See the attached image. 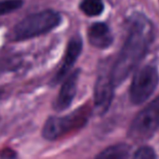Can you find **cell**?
<instances>
[{"label":"cell","mask_w":159,"mask_h":159,"mask_svg":"<svg viewBox=\"0 0 159 159\" xmlns=\"http://www.w3.org/2000/svg\"><path fill=\"white\" fill-rule=\"evenodd\" d=\"M132 159H157V155L153 147L145 145V146H141L134 153Z\"/></svg>","instance_id":"4fadbf2b"},{"label":"cell","mask_w":159,"mask_h":159,"mask_svg":"<svg viewBox=\"0 0 159 159\" xmlns=\"http://www.w3.org/2000/svg\"><path fill=\"white\" fill-rule=\"evenodd\" d=\"M82 51V39L79 36L73 37L68 42V46L66 48V52L64 55L63 63L60 67L59 71L57 73L55 77L53 78V84H59L60 81L64 79L76 63L77 59L79 57L80 53Z\"/></svg>","instance_id":"8992f818"},{"label":"cell","mask_w":159,"mask_h":159,"mask_svg":"<svg viewBox=\"0 0 159 159\" xmlns=\"http://www.w3.org/2000/svg\"><path fill=\"white\" fill-rule=\"evenodd\" d=\"M0 95H1V90H0Z\"/></svg>","instance_id":"5bb4252c"},{"label":"cell","mask_w":159,"mask_h":159,"mask_svg":"<svg viewBox=\"0 0 159 159\" xmlns=\"http://www.w3.org/2000/svg\"><path fill=\"white\" fill-rule=\"evenodd\" d=\"M23 4L22 0H0V15L19 10Z\"/></svg>","instance_id":"7c38bea8"},{"label":"cell","mask_w":159,"mask_h":159,"mask_svg":"<svg viewBox=\"0 0 159 159\" xmlns=\"http://www.w3.org/2000/svg\"><path fill=\"white\" fill-rule=\"evenodd\" d=\"M153 36V26L144 15L135 14L132 17L128 37L111 69L114 86H119L135 69L146 54Z\"/></svg>","instance_id":"6da1fadb"},{"label":"cell","mask_w":159,"mask_h":159,"mask_svg":"<svg viewBox=\"0 0 159 159\" xmlns=\"http://www.w3.org/2000/svg\"><path fill=\"white\" fill-rule=\"evenodd\" d=\"M114 88L115 86L111 80V70L108 73L106 71L101 73L96 79L94 89V104L96 107L102 108L103 111H105L108 107L113 98Z\"/></svg>","instance_id":"52a82bcc"},{"label":"cell","mask_w":159,"mask_h":159,"mask_svg":"<svg viewBox=\"0 0 159 159\" xmlns=\"http://www.w3.org/2000/svg\"><path fill=\"white\" fill-rule=\"evenodd\" d=\"M79 8L88 16H98L104 11V3L102 0H82Z\"/></svg>","instance_id":"8fae6325"},{"label":"cell","mask_w":159,"mask_h":159,"mask_svg":"<svg viewBox=\"0 0 159 159\" xmlns=\"http://www.w3.org/2000/svg\"><path fill=\"white\" fill-rule=\"evenodd\" d=\"M88 39L91 46L106 49L113 43V35L105 23H94L88 30Z\"/></svg>","instance_id":"9c48e42d"},{"label":"cell","mask_w":159,"mask_h":159,"mask_svg":"<svg viewBox=\"0 0 159 159\" xmlns=\"http://www.w3.org/2000/svg\"><path fill=\"white\" fill-rule=\"evenodd\" d=\"M159 76L154 66H144L138 70L130 86V100L133 104L140 105L147 101L157 88Z\"/></svg>","instance_id":"5b68a950"},{"label":"cell","mask_w":159,"mask_h":159,"mask_svg":"<svg viewBox=\"0 0 159 159\" xmlns=\"http://www.w3.org/2000/svg\"><path fill=\"white\" fill-rule=\"evenodd\" d=\"M130 146L126 143H118L103 149L95 156L94 159H128Z\"/></svg>","instance_id":"30bf717a"},{"label":"cell","mask_w":159,"mask_h":159,"mask_svg":"<svg viewBox=\"0 0 159 159\" xmlns=\"http://www.w3.org/2000/svg\"><path fill=\"white\" fill-rule=\"evenodd\" d=\"M88 118L89 111H86L84 108L78 109L64 117H59V116L50 117L46 121L42 130L43 138L50 141L57 140L68 132L82 127L87 122Z\"/></svg>","instance_id":"277c9868"},{"label":"cell","mask_w":159,"mask_h":159,"mask_svg":"<svg viewBox=\"0 0 159 159\" xmlns=\"http://www.w3.org/2000/svg\"><path fill=\"white\" fill-rule=\"evenodd\" d=\"M79 78V69L71 73L68 77L65 79L64 84H62V88L54 103V108L57 111H63L70 106L73 103L74 98L77 92V84Z\"/></svg>","instance_id":"ba28073f"},{"label":"cell","mask_w":159,"mask_h":159,"mask_svg":"<svg viewBox=\"0 0 159 159\" xmlns=\"http://www.w3.org/2000/svg\"><path fill=\"white\" fill-rule=\"evenodd\" d=\"M159 129V95L142 108L132 120L129 135L142 141L151 138Z\"/></svg>","instance_id":"3957f363"},{"label":"cell","mask_w":159,"mask_h":159,"mask_svg":"<svg viewBox=\"0 0 159 159\" xmlns=\"http://www.w3.org/2000/svg\"><path fill=\"white\" fill-rule=\"evenodd\" d=\"M61 21V14L53 10H46L30 14L19 22L13 28L12 39L21 41L43 35L57 27Z\"/></svg>","instance_id":"7a4b0ae2"}]
</instances>
